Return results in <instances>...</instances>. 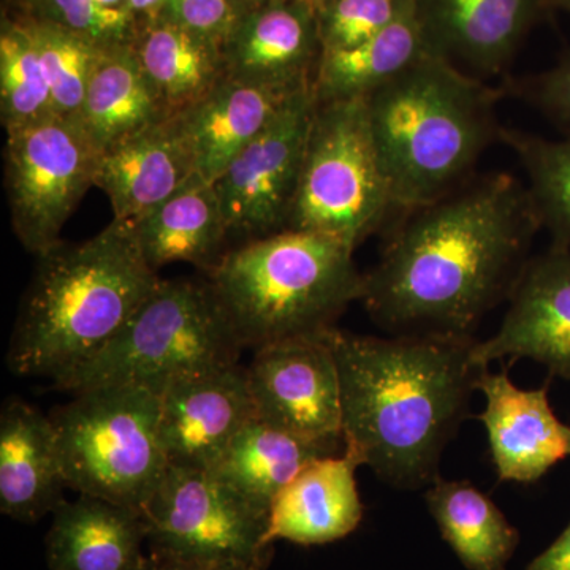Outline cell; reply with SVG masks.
Returning a JSON list of instances; mask_svg holds the SVG:
<instances>
[{"mask_svg":"<svg viewBox=\"0 0 570 570\" xmlns=\"http://www.w3.org/2000/svg\"><path fill=\"white\" fill-rule=\"evenodd\" d=\"M167 0H129V9L138 22L154 21L163 17Z\"/></svg>","mask_w":570,"mask_h":570,"instance_id":"obj_38","label":"cell"},{"mask_svg":"<svg viewBox=\"0 0 570 570\" xmlns=\"http://www.w3.org/2000/svg\"><path fill=\"white\" fill-rule=\"evenodd\" d=\"M344 452L346 444L309 441L254 415L213 472L269 517L277 493L303 468L311 461Z\"/></svg>","mask_w":570,"mask_h":570,"instance_id":"obj_25","label":"cell"},{"mask_svg":"<svg viewBox=\"0 0 570 570\" xmlns=\"http://www.w3.org/2000/svg\"><path fill=\"white\" fill-rule=\"evenodd\" d=\"M39 48L50 81L56 115L77 119L104 48L48 20L22 14Z\"/></svg>","mask_w":570,"mask_h":570,"instance_id":"obj_31","label":"cell"},{"mask_svg":"<svg viewBox=\"0 0 570 570\" xmlns=\"http://www.w3.org/2000/svg\"><path fill=\"white\" fill-rule=\"evenodd\" d=\"M543 116L570 135V56L520 86Z\"/></svg>","mask_w":570,"mask_h":570,"instance_id":"obj_35","label":"cell"},{"mask_svg":"<svg viewBox=\"0 0 570 570\" xmlns=\"http://www.w3.org/2000/svg\"><path fill=\"white\" fill-rule=\"evenodd\" d=\"M167 118L132 43L104 48L77 118L100 154Z\"/></svg>","mask_w":570,"mask_h":570,"instance_id":"obj_26","label":"cell"},{"mask_svg":"<svg viewBox=\"0 0 570 570\" xmlns=\"http://www.w3.org/2000/svg\"><path fill=\"white\" fill-rule=\"evenodd\" d=\"M527 570H570V523L560 538L540 553Z\"/></svg>","mask_w":570,"mask_h":570,"instance_id":"obj_37","label":"cell"},{"mask_svg":"<svg viewBox=\"0 0 570 570\" xmlns=\"http://www.w3.org/2000/svg\"><path fill=\"white\" fill-rule=\"evenodd\" d=\"M425 501L445 542L469 570H505L520 534L485 493L468 480L439 478Z\"/></svg>","mask_w":570,"mask_h":570,"instance_id":"obj_28","label":"cell"},{"mask_svg":"<svg viewBox=\"0 0 570 570\" xmlns=\"http://www.w3.org/2000/svg\"><path fill=\"white\" fill-rule=\"evenodd\" d=\"M407 214L360 303L392 335L474 337L530 261L540 224L527 187L490 174Z\"/></svg>","mask_w":570,"mask_h":570,"instance_id":"obj_1","label":"cell"},{"mask_svg":"<svg viewBox=\"0 0 570 570\" xmlns=\"http://www.w3.org/2000/svg\"><path fill=\"white\" fill-rule=\"evenodd\" d=\"M100 151L77 119L51 116L7 134L6 186L11 224L40 257L61 242L63 225L96 186Z\"/></svg>","mask_w":570,"mask_h":570,"instance_id":"obj_10","label":"cell"},{"mask_svg":"<svg viewBox=\"0 0 570 570\" xmlns=\"http://www.w3.org/2000/svg\"><path fill=\"white\" fill-rule=\"evenodd\" d=\"M553 0H414L430 55L482 80L512 62Z\"/></svg>","mask_w":570,"mask_h":570,"instance_id":"obj_15","label":"cell"},{"mask_svg":"<svg viewBox=\"0 0 570 570\" xmlns=\"http://www.w3.org/2000/svg\"><path fill=\"white\" fill-rule=\"evenodd\" d=\"M97 2L102 3L107 9L130 10L129 0H97Z\"/></svg>","mask_w":570,"mask_h":570,"instance_id":"obj_40","label":"cell"},{"mask_svg":"<svg viewBox=\"0 0 570 570\" xmlns=\"http://www.w3.org/2000/svg\"><path fill=\"white\" fill-rule=\"evenodd\" d=\"M316 108L313 86L296 92L214 183L228 238L287 228Z\"/></svg>","mask_w":570,"mask_h":570,"instance_id":"obj_11","label":"cell"},{"mask_svg":"<svg viewBox=\"0 0 570 570\" xmlns=\"http://www.w3.org/2000/svg\"><path fill=\"white\" fill-rule=\"evenodd\" d=\"M428 52L414 0L373 39L346 50L322 51L313 89L317 104L365 100Z\"/></svg>","mask_w":570,"mask_h":570,"instance_id":"obj_27","label":"cell"},{"mask_svg":"<svg viewBox=\"0 0 570 570\" xmlns=\"http://www.w3.org/2000/svg\"><path fill=\"white\" fill-rule=\"evenodd\" d=\"M530 358L551 376L570 381V249L550 247L521 269L509 295V309L493 336L478 341L474 360Z\"/></svg>","mask_w":570,"mask_h":570,"instance_id":"obj_14","label":"cell"},{"mask_svg":"<svg viewBox=\"0 0 570 570\" xmlns=\"http://www.w3.org/2000/svg\"><path fill=\"white\" fill-rule=\"evenodd\" d=\"M163 17L225 45L243 13L230 0H167Z\"/></svg>","mask_w":570,"mask_h":570,"instance_id":"obj_34","label":"cell"},{"mask_svg":"<svg viewBox=\"0 0 570 570\" xmlns=\"http://www.w3.org/2000/svg\"><path fill=\"white\" fill-rule=\"evenodd\" d=\"M159 415L160 393L141 385L75 393L50 415L67 487L142 510L168 468Z\"/></svg>","mask_w":570,"mask_h":570,"instance_id":"obj_7","label":"cell"},{"mask_svg":"<svg viewBox=\"0 0 570 570\" xmlns=\"http://www.w3.org/2000/svg\"><path fill=\"white\" fill-rule=\"evenodd\" d=\"M45 538L50 570H146L148 528L141 510L78 494L51 513Z\"/></svg>","mask_w":570,"mask_h":570,"instance_id":"obj_22","label":"cell"},{"mask_svg":"<svg viewBox=\"0 0 570 570\" xmlns=\"http://www.w3.org/2000/svg\"><path fill=\"white\" fill-rule=\"evenodd\" d=\"M393 212L365 100L317 104L287 228L328 235L356 249Z\"/></svg>","mask_w":570,"mask_h":570,"instance_id":"obj_8","label":"cell"},{"mask_svg":"<svg viewBox=\"0 0 570 570\" xmlns=\"http://www.w3.org/2000/svg\"><path fill=\"white\" fill-rule=\"evenodd\" d=\"M314 3V7L322 6V3L326 2V0H311Z\"/></svg>","mask_w":570,"mask_h":570,"instance_id":"obj_42","label":"cell"},{"mask_svg":"<svg viewBox=\"0 0 570 570\" xmlns=\"http://www.w3.org/2000/svg\"><path fill=\"white\" fill-rule=\"evenodd\" d=\"M129 223L115 220L78 245L37 257L7 363L17 376L51 381L99 355L159 287Z\"/></svg>","mask_w":570,"mask_h":570,"instance_id":"obj_3","label":"cell"},{"mask_svg":"<svg viewBox=\"0 0 570 570\" xmlns=\"http://www.w3.org/2000/svg\"><path fill=\"white\" fill-rule=\"evenodd\" d=\"M554 7H560V9L568 11L570 14V0H553Z\"/></svg>","mask_w":570,"mask_h":570,"instance_id":"obj_41","label":"cell"},{"mask_svg":"<svg viewBox=\"0 0 570 570\" xmlns=\"http://www.w3.org/2000/svg\"><path fill=\"white\" fill-rule=\"evenodd\" d=\"M146 570H266V568L236 564V562L178 560V558L157 557V554L149 553Z\"/></svg>","mask_w":570,"mask_h":570,"instance_id":"obj_36","label":"cell"},{"mask_svg":"<svg viewBox=\"0 0 570 570\" xmlns=\"http://www.w3.org/2000/svg\"><path fill=\"white\" fill-rule=\"evenodd\" d=\"M149 553L178 560L236 562L268 569V513L208 469L168 464L141 510Z\"/></svg>","mask_w":570,"mask_h":570,"instance_id":"obj_9","label":"cell"},{"mask_svg":"<svg viewBox=\"0 0 570 570\" xmlns=\"http://www.w3.org/2000/svg\"><path fill=\"white\" fill-rule=\"evenodd\" d=\"M69 489L51 417L11 397L0 414V512L33 524L66 501Z\"/></svg>","mask_w":570,"mask_h":570,"instance_id":"obj_18","label":"cell"},{"mask_svg":"<svg viewBox=\"0 0 570 570\" xmlns=\"http://www.w3.org/2000/svg\"><path fill=\"white\" fill-rule=\"evenodd\" d=\"M354 250L332 236L287 228L227 250L206 275L236 340L257 351L335 328L363 295Z\"/></svg>","mask_w":570,"mask_h":570,"instance_id":"obj_5","label":"cell"},{"mask_svg":"<svg viewBox=\"0 0 570 570\" xmlns=\"http://www.w3.org/2000/svg\"><path fill=\"white\" fill-rule=\"evenodd\" d=\"M409 0H326L316 7L322 51L346 50L387 29Z\"/></svg>","mask_w":570,"mask_h":570,"instance_id":"obj_33","label":"cell"},{"mask_svg":"<svg viewBox=\"0 0 570 570\" xmlns=\"http://www.w3.org/2000/svg\"><path fill=\"white\" fill-rule=\"evenodd\" d=\"M498 92L426 52L365 99L396 212L434 204L468 183L502 127Z\"/></svg>","mask_w":570,"mask_h":570,"instance_id":"obj_4","label":"cell"},{"mask_svg":"<svg viewBox=\"0 0 570 570\" xmlns=\"http://www.w3.org/2000/svg\"><path fill=\"white\" fill-rule=\"evenodd\" d=\"M254 415L247 370L239 363L175 379L160 393L159 433L168 464L213 471Z\"/></svg>","mask_w":570,"mask_h":570,"instance_id":"obj_13","label":"cell"},{"mask_svg":"<svg viewBox=\"0 0 570 570\" xmlns=\"http://www.w3.org/2000/svg\"><path fill=\"white\" fill-rule=\"evenodd\" d=\"M24 10L29 17L56 22L100 47L132 43L138 29L132 11L107 9L97 0H31Z\"/></svg>","mask_w":570,"mask_h":570,"instance_id":"obj_32","label":"cell"},{"mask_svg":"<svg viewBox=\"0 0 570 570\" xmlns=\"http://www.w3.org/2000/svg\"><path fill=\"white\" fill-rule=\"evenodd\" d=\"M475 389L485 396L479 415L489 434L491 459L502 482L532 483L570 456V426L554 415L549 384L517 387L509 365L498 373L480 371Z\"/></svg>","mask_w":570,"mask_h":570,"instance_id":"obj_16","label":"cell"},{"mask_svg":"<svg viewBox=\"0 0 570 570\" xmlns=\"http://www.w3.org/2000/svg\"><path fill=\"white\" fill-rule=\"evenodd\" d=\"M132 47L170 118L204 99L225 78L224 45L168 18L138 22Z\"/></svg>","mask_w":570,"mask_h":570,"instance_id":"obj_24","label":"cell"},{"mask_svg":"<svg viewBox=\"0 0 570 570\" xmlns=\"http://www.w3.org/2000/svg\"><path fill=\"white\" fill-rule=\"evenodd\" d=\"M360 466V460L347 450L311 461L273 501L266 540L325 546L354 532L365 513L356 490Z\"/></svg>","mask_w":570,"mask_h":570,"instance_id":"obj_20","label":"cell"},{"mask_svg":"<svg viewBox=\"0 0 570 570\" xmlns=\"http://www.w3.org/2000/svg\"><path fill=\"white\" fill-rule=\"evenodd\" d=\"M335 354L347 452L400 490L433 485L480 371L475 337L325 333Z\"/></svg>","mask_w":570,"mask_h":570,"instance_id":"obj_2","label":"cell"},{"mask_svg":"<svg viewBox=\"0 0 570 570\" xmlns=\"http://www.w3.org/2000/svg\"><path fill=\"white\" fill-rule=\"evenodd\" d=\"M18 2H20L22 7H26L29 2H31V0H18Z\"/></svg>","mask_w":570,"mask_h":570,"instance_id":"obj_43","label":"cell"},{"mask_svg":"<svg viewBox=\"0 0 570 570\" xmlns=\"http://www.w3.org/2000/svg\"><path fill=\"white\" fill-rule=\"evenodd\" d=\"M242 351L208 283L163 279L99 355L52 382L71 395L110 385L163 393L186 374L239 363Z\"/></svg>","mask_w":570,"mask_h":570,"instance_id":"obj_6","label":"cell"},{"mask_svg":"<svg viewBox=\"0 0 570 570\" xmlns=\"http://www.w3.org/2000/svg\"><path fill=\"white\" fill-rule=\"evenodd\" d=\"M246 370L257 417L309 441L346 444L340 371L325 335L257 348Z\"/></svg>","mask_w":570,"mask_h":570,"instance_id":"obj_12","label":"cell"},{"mask_svg":"<svg viewBox=\"0 0 570 570\" xmlns=\"http://www.w3.org/2000/svg\"><path fill=\"white\" fill-rule=\"evenodd\" d=\"M232 3L242 11L243 14L247 11L261 9V7L268 6V3L276 2V0H230Z\"/></svg>","mask_w":570,"mask_h":570,"instance_id":"obj_39","label":"cell"},{"mask_svg":"<svg viewBox=\"0 0 570 570\" xmlns=\"http://www.w3.org/2000/svg\"><path fill=\"white\" fill-rule=\"evenodd\" d=\"M130 227L142 258L157 273L175 262L209 273L227 253L228 232L219 197L214 184L198 176Z\"/></svg>","mask_w":570,"mask_h":570,"instance_id":"obj_23","label":"cell"},{"mask_svg":"<svg viewBox=\"0 0 570 570\" xmlns=\"http://www.w3.org/2000/svg\"><path fill=\"white\" fill-rule=\"evenodd\" d=\"M56 115L50 81L24 17L0 32V118L7 134Z\"/></svg>","mask_w":570,"mask_h":570,"instance_id":"obj_30","label":"cell"},{"mask_svg":"<svg viewBox=\"0 0 570 570\" xmlns=\"http://www.w3.org/2000/svg\"><path fill=\"white\" fill-rule=\"evenodd\" d=\"M194 176L193 156L178 124L167 118L100 154L96 186L110 198L112 219L132 224Z\"/></svg>","mask_w":570,"mask_h":570,"instance_id":"obj_21","label":"cell"},{"mask_svg":"<svg viewBox=\"0 0 570 570\" xmlns=\"http://www.w3.org/2000/svg\"><path fill=\"white\" fill-rule=\"evenodd\" d=\"M322 55L311 0H276L247 11L224 45L225 77L298 91L313 85Z\"/></svg>","mask_w":570,"mask_h":570,"instance_id":"obj_17","label":"cell"},{"mask_svg":"<svg viewBox=\"0 0 570 570\" xmlns=\"http://www.w3.org/2000/svg\"><path fill=\"white\" fill-rule=\"evenodd\" d=\"M499 140L519 157L532 208L540 228L549 232L551 246L570 249V135L549 140L502 127Z\"/></svg>","mask_w":570,"mask_h":570,"instance_id":"obj_29","label":"cell"},{"mask_svg":"<svg viewBox=\"0 0 570 570\" xmlns=\"http://www.w3.org/2000/svg\"><path fill=\"white\" fill-rule=\"evenodd\" d=\"M298 91L225 77L204 99L174 116L193 156L195 175L202 181L216 183Z\"/></svg>","mask_w":570,"mask_h":570,"instance_id":"obj_19","label":"cell"}]
</instances>
